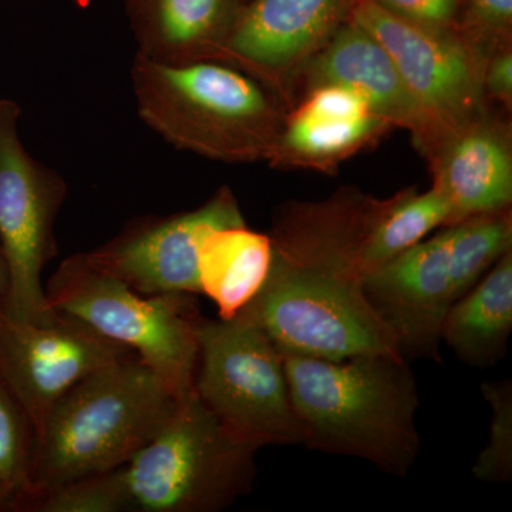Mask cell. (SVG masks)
<instances>
[{
	"label": "cell",
	"instance_id": "52a82bcc",
	"mask_svg": "<svg viewBox=\"0 0 512 512\" xmlns=\"http://www.w3.org/2000/svg\"><path fill=\"white\" fill-rule=\"evenodd\" d=\"M194 390L238 439L256 448L301 444L284 355L254 322L202 318Z\"/></svg>",
	"mask_w": 512,
	"mask_h": 512
},
{
	"label": "cell",
	"instance_id": "4fadbf2b",
	"mask_svg": "<svg viewBox=\"0 0 512 512\" xmlns=\"http://www.w3.org/2000/svg\"><path fill=\"white\" fill-rule=\"evenodd\" d=\"M429 154L433 185L446 195L453 224L511 208L510 130L478 110L440 128L421 146Z\"/></svg>",
	"mask_w": 512,
	"mask_h": 512
},
{
	"label": "cell",
	"instance_id": "ffe728a7",
	"mask_svg": "<svg viewBox=\"0 0 512 512\" xmlns=\"http://www.w3.org/2000/svg\"><path fill=\"white\" fill-rule=\"evenodd\" d=\"M451 224L450 202L434 185L426 192L407 188L387 198L366 248L367 275L419 244L434 229Z\"/></svg>",
	"mask_w": 512,
	"mask_h": 512
},
{
	"label": "cell",
	"instance_id": "ac0fdd59",
	"mask_svg": "<svg viewBox=\"0 0 512 512\" xmlns=\"http://www.w3.org/2000/svg\"><path fill=\"white\" fill-rule=\"evenodd\" d=\"M512 330V251L501 256L444 319L441 340L468 366L497 365Z\"/></svg>",
	"mask_w": 512,
	"mask_h": 512
},
{
	"label": "cell",
	"instance_id": "7402d4cb",
	"mask_svg": "<svg viewBox=\"0 0 512 512\" xmlns=\"http://www.w3.org/2000/svg\"><path fill=\"white\" fill-rule=\"evenodd\" d=\"M19 512H127L120 468L33 494Z\"/></svg>",
	"mask_w": 512,
	"mask_h": 512
},
{
	"label": "cell",
	"instance_id": "603a6c76",
	"mask_svg": "<svg viewBox=\"0 0 512 512\" xmlns=\"http://www.w3.org/2000/svg\"><path fill=\"white\" fill-rule=\"evenodd\" d=\"M485 400L490 404V437L481 451L473 474L491 484L510 483L512 478V384L510 380L483 384Z\"/></svg>",
	"mask_w": 512,
	"mask_h": 512
},
{
	"label": "cell",
	"instance_id": "5b68a950",
	"mask_svg": "<svg viewBox=\"0 0 512 512\" xmlns=\"http://www.w3.org/2000/svg\"><path fill=\"white\" fill-rule=\"evenodd\" d=\"M258 448L183 397L163 430L120 467L127 512H218L251 491Z\"/></svg>",
	"mask_w": 512,
	"mask_h": 512
},
{
	"label": "cell",
	"instance_id": "7c38bea8",
	"mask_svg": "<svg viewBox=\"0 0 512 512\" xmlns=\"http://www.w3.org/2000/svg\"><path fill=\"white\" fill-rule=\"evenodd\" d=\"M451 241L448 225L366 276L367 301L392 332L407 362L439 357L444 319L460 299Z\"/></svg>",
	"mask_w": 512,
	"mask_h": 512
},
{
	"label": "cell",
	"instance_id": "7a4b0ae2",
	"mask_svg": "<svg viewBox=\"0 0 512 512\" xmlns=\"http://www.w3.org/2000/svg\"><path fill=\"white\" fill-rule=\"evenodd\" d=\"M284 363L303 446L362 458L390 476L409 473L420 451V399L406 359L286 353Z\"/></svg>",
	"mask_w": 512,
	"mask_h": 512
},
{
	"label": "cell",
	"instance_id": "8992f818",
	"mask_svg": "<svg viewBox=\"0 0 512 512\" xmlns=\"http://www.w3.org/2000/svg\"><path fill=\"white\" fill-rule=\"evenodd\" d=\"M45 292L53 311L133 350L178 396L194 390L202 316L190 293L141 295L86 252L64 259Z\"/></svg>",
	"mask_w": 512,
	"mask_h": 512
},
{
	"label": "cell",
	"instance_id": "5bb4252c",
	"mask_svg": "<svg viewBox=\"0 0 512 512\" xmlns=\"http://www.w3.org/2000/svg\"><path fill=\"white\" fill-rule=\"evenodd\" d=\"M350 0H247L220 60L254 77L275 79L328 42L348 18Z\"/></svg>",
	"mask_w": 512,
	"mask_h": 512
},
{
	"label": "cell",
	"instance_id": "83f0119b",
	"mask_svg": "<svg viewBox=\"0 0 512 512\" xmlns=\"http://www.w3.org/2000/svg\"><path fill=\"white\" fill-rule=\"evenodd\" d=\"M0 512H8V504H6V498L2 490H0Z\"/></svg>",
	"mask_w": 512,
	"mask_h": 512
},
{
	"label": "cell",
	"instance_id": "30bf717a",
	"mask_svg": "<svg viewBox=\"0 0 512 512\" xmlns=\"http://www.w3.org/2000/svg\"><path fill=\"white\" fill-rule=\"evenodd\" d=\"M242 224L247 222L234 192L221 187L195 210L127 222L116 237L86 254L141 295H197L202 241L215 229Z\"/></svg>",
	"mask_w": 512,
	"mask_h": 512
},
{
	"label": "cell",
	"instance_id": "484cf974",
	"mask_svg": "<svg viewBox=\"0 0 512 512\" xmlns=\"http://www.w3.org/2000/svg\"><path fill=\"white\" fill-rule=\"evenodd\" d=\"M484 94L511 106L512 100V53L511 45L500 47L488 55L484 64Z\"/></svg>",
	"mask_w": 512,
	"mask_h": 512
},
{
	"label": "cell",
	"instance_id": "4316f807",
	"mask_svg": "<svg viewBox=\"0 0 512 512\" xmlns=\"http://www.w3.org/2000/svg\"><path fill=\"white\" fill-rule=\"evenodd\" d=\"M9 291V269L6 264L5 255H3L2 248H0V301L6 298Z\"/></svg>",
	"mask_w": 512,
	"mask_h": 512
},
{
	"label": "cell",
	"instance_id": "ba28073f",
	"mask_svg": "<svg viewBox=\"0 0 512 512\" xmlns=\"http://www.w3.org/2000/svg\"><path fill=\"white\" fill-rule=\"evenodd\" d=\"M22 110L0 99V248L9 269L2 306L22 322H53L42 272L57 254L55 224L67 195L62 175L40 163L19 136Z\"/></svg>",
	"mask_w": 512,
	"mask_h": 512
},
{
	"label": "cell",
	"instance_id": "9a60e30c",
	"mask_svg": "<svg viewBox=\"0 0 512 512\" xmlns=\"http://www.w3.org/2000/svg\"><path fill=\"white\" fill-rule=\"evenodd\" d=\"M392 127L362 96L339 84L311 87L285 117L271 157L276 167L329 171Z\"/></svg>",
	"mask_w": 512,
	"mask_h": 512
},
{
	"label": "cell",
	"instance_id": "8fae6325",
	"mask_svg": "<svg viewBox=\"0 0 512 512\" xmlns=\"http://www.w3.org/2000/svg\"><path fill=\"white\" fill-rule=\"evenodd\" d=\"M133 353L69 316L57 313L53 322L37 325L12 318L0 303V382L36 434L74 384Z\"/></svg>",
	"mask_w": 512,
	"mask_h": 512
},
{
	"label": "cell",
	"instance_id": "d4e9b609",
	"mask_svg": "<svg viewBox=\"0 0 512 512\" xmlns=\"http://www.w3.org/2000/svg\"><path fill=\"white\" fill-rule=\"evenodd\" d=\"M373 2L397 18L461 36L458 28L457 0H373Z\"/></svg>",
	"mask_w": 512,
	"mask_h": 512
},
{
	"label": "cell",
	"instance_id": "277c9868",
	"mask_svg": "<svg viewBox=\"0 0 512 512\" xmlns=\"http://www.w3.org/2000/svg\"><path fill=\"white\" fill-rule=\"evenodd\" d=\"M141 120L168 143L212 160H268L285 116L254 77L215 60L131 67Z\"/></svg>",
	"mask_w": 512,
	"mask_h": 512
},
{
	"label": "cell",
	"instance_id": "d6986e66",
	"mask_svg": "<svg viewBox=\"0 0 512 512\" xmlns=\"http://www.w3.org/2000/svg\"><path fill=\"white\" fill-rule=\"evenodd\" d=\"M271 264L269 235L247 224L215 229L198 252L201 293L217 305L220 319L235 318L261 291Z\"/></svg>",
	"mask_w": 512,
	"mask_h": 512
},
{
	"label": "cell",
	"instance_id": "2e32d148",
	"mask_svg": "<svg viewBox=\"0 0 512 512\" xmlns=\"http://www.w3.org/2000/svg\"><path fill=\"white\" fill-rule=\"evenodd\" d=\"M309 63L311 87L339 84L362 96L392 126L412 131L421 146L431 128L379 42L346 20Z\"/></svg>",
	"mask_w": 512,
	"mask_h": 512
},
{
	"label": "cell",
	"instance_id": "e0dca14e",
	"mask_svg": "<svg viewBox=\"0 0 512 512\" xmlns=\"http://www.w3.org/2000/svg\"><path fill=\"white\" fill-rule=\"evenodd\" d=\"M247 0H124L137 56L161 64L220 60Z\"/></svg>",
	"mask_w": 512,
	"mask_h": 512
},
{
	"label": "cell",
	"instance_id": "6da1fadb",
	"mask_svg": "<svg viewBox=\"0 0 512 512\" xmlns=\"http://www.w3.org/2000/svg\"><path fill=\"white\" fill-rule=\"evenodd\" d=\"M384 205L346 190L284 208L269 235L268 278L238 315L264 330L282 355L402 356L365 295L366 248Z\"/></svg>",
	"mask_w": 512,
	"mask_h": 512
},
{
	"label": "cell",
	"instance_id": "44dd1931",
	"mask_svg": "<svg viewBox=\"0 0 512 512\" xmlns=\"http://www.w3.org/2000/svg\"><path fill=\"white\" fill-rule=\"evenodd\" d=\"M35 441L28 414L0 382V490L8 512H18L28 497Z\"/></svg>",
	"mask_w": 512,
	"mask_h": 512
},
{
	"label": "cell",
	"instance_id": "9c48e42d",
	"mask_svg": "<svg viewBox=\"0 0 512 512\" xmlns=\"http://www.w3.org/2000/svg\"><path fill=\"white\" fill-rule=\"evenodd\" d=\"M346 20L386 50L429 121V138L481 109L487 57L463 37L397 18L373 0H350Z\"/></svg>",
	"mask_w": 512,
	"mask_h": 512
},
{
	"label": "cell",
	"instance_id": "cb8c5ba5",
	"mask_svg": "<svg viewBox=\"0 0 512 512\" xmlns=\"http://www.w3.org/2000/svg\"><path fill=\"white\" fill-rule=\"evenodd\" d=\"M460 35L484 56L510 46L512 0H457Z\"/></svg>",
	"mask_w": 512,
	"mask_h": 512
},
{
	"label": "cell",
	"instance_id": "3957f363",
	"mask_svg": "<svg viewBox=\"0 0 512 512\" xmlns=\"http://www.w3.org/2000/svg\"><path fill=\"white\" fill-rule=\"evenodd\" d=\"M183 397L136 353L84 377L57 400L36 434L23 503L40 491L126 466L164 429Z\"/></svg>",
	"mask_w": 512,
	"mask_h": 512
}]
</instances>
